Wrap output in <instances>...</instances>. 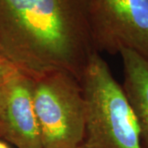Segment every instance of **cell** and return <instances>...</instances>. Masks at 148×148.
<instances>
[{"mask_svg": "<svg viewBox=\"0 0 148 148\" xmlns=\"http://www.w3.org/2000/svg\"><path fill=\"white\" fill-rule=\"evenodd\" d=\"M90 1L0 0L3 57L33 79L63 71L81 82L95 53Z\"/></svg>", "mask_w": 148, "mask_h": 148, "instance_id": "6da1fadb", "label": "cell"}, {"mask_svg": "<svg viewBox=\"0 0 148 148\" xmlns=\"http://www.w3.org/2000/svg\"><path fill=\"white\" fill-rule=\"evenodd\" d=\"M81 85L86 101L81 148H141L132 107L122 86L99 53L91 55Z\"/></svg>", "mask_w": 148, "mask_h": 148, "instance_id": "7a4b0ae2", "label": "cell"}, {"mask_svg": "<svg viewBox=\"0 0 148 148\" xmlns=\"http://www.w3.org/2000/svg\"><path fill=\"white\" fill-rule=\"evenodd\" d=\"M34 80V109L42 148L82 147L86 101L81 82L63 71Z\"/></svg>", "mask_w": 148, "mask_h": 148, "instance_id": "3957f363", "label": "cell"}, {"mask_svg": "<svg viewBox=\"0 0 148 148\" xmlns=\"http://www.w3.org/2000/svg\"><path fill=\"white\" fill-rule=\"evenodd\" d=\"M89 15L95 52L128 49L148 61V0H90Z\"/></svg>", "mask_w": 148, "mask_h": 148, "instance_id": "277c9868", "label": "cell"}, {"mask_svg": "<svg viewBox=\"0 0 148 148\" xmlns=\"http://www.w3.org/2000/svg\"><path fill=\"white\" fill-rule=\"evenodd\" d=\"M34 84L32 77L16 69L0 85V138L17 148H42Z\"/></svg>", "mask_w": 148, "mask_h": 148, "instance_id": "5b68a950", "label": "cell"}, {"mask_svg": "<svg viewBox=\"0 0 148 148\" xmlns=\"http://www.w3.org/2000/svg\"><path fill=\"white\" fill-rule=\"evenodd\" d=\"M119 54L123 67L122 87L138 123L141 148H148V61L128 49Z\"/></svg>", "mask_w": 148, "mask_h": 148, "instance_id": "8992f818", "label": "cell"}, {"mask_svg": "<svg viewBox=\"0 0 148 148\" xmlns=\"http://www.w3.org/2000/svg\"><path fill=\"white\" fill-rule=\"evenodd\" d=\"M16 68L6 59H0V85L5 81L11 74L12 73Z\"/></svg>", "mask_w": 148, "mask_h": 148, "instance_id": "52a82bcc", "label": "cell"}, {"mask_svg": "<svg viewBox=\"0 0 148 148\" xmlns=\"http://www.w3.org/2000/svg\"><path fill=\"white\" fill-rule=\"evenodd\" d=\"M0 148H10V147L8 146V144H7V143H5L4 142L0 141Z\"/></svg>", "mask_w": 148, "mask_h": 148, "instance_id": "ba28073f", "label": "cell"}, {"mask_svg": "<svg viewBox=\"0 0 148 148\" xmlns=\"http://www.w3.org/2000/svg\"><path fill=\"white\" fill-rule=\"evenodd\" d=\"M0 59H5V58H4V57H3V55L2 51H1V49H0Z\"/></svg>", "mask_w": 148, "mask_h": 148, "instance_id": "9c48e42d", "label": "cell"}]
</instances>
